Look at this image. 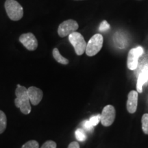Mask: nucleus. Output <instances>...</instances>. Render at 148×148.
I'll use <instances>...</instances> for the list:
<instances>
[{
	"mask_svg": "<svg viewBox=\"0 0 148 148\" xmlns=\"http://www.w3.org/2000/svg\"><path fill=\"white\" fill-rule=\"evenodd\" d=\"M16 98L14 99L15 106L20 109L24 114H28L31 112V105L29 101L27 89L25 86L20 85L16 86L15 90Z\"/></svg>",
	"mask_w": 148,
	"mask_h": 148,
	"instance_id": "obj_1",
	"label": "nucleus"
},
{
	"mask_svg": "<svg viewBox=\"0 0 148 148\" xmlns=\"http://www.w3.org/2000/svg\"><path fill=\"white\" fill-rule=\"evenodd\" d=\"M4 6L8 17L12 21H18L23 17V7L16 0H6Z\"/></svg>",
	"mask_w": 148,
	"mask_h": 148,
	"instance_id": "obj_2",
	"label": "nucleus"
},
{
	"mask_svg": "<svg viewBox=\"0 0 148 148\" xmlns=\"http://www.w3.org/2000/svg\"><path fill=\"white\" fill-rule=\"evenodd\" d=\"M103 42V36L101 34L93 35L88 40L86 48V54L88 56H94L99 53L102 48Z\"/></svg>",
	"mask_w": 148,
	"mask_h": 148,
	"instance_id": "obj_3",
	"label": "nucleus"
},
{
	"mask_svg": "<svg viewBox=\"0 0 148 148\" xmlns=\"http://www.w3.org/2000/svg\"><path fill=\"white\" fill-rule=\"evenodd\" d=\"M69 40L73 45L77 55L81 56L85 52L87 43L80 33L75 32L69 35Z\"/></svg>",
	"mask_w": 148,
	"mask_h": 148,
	"instance_id": "obj_4",
	"label": "nucleus"
},
{
	"mask_svg": "<svg viewBox=\"0 0 148 148\" xmlns=\"http://www.w3.org/2000/svg\"><path fill=\"white\" fill-rule=\"evenodd\" d=\"M79 25L77 21L73 19L66 20L59 25L58 28V34L61 38L67 36L73 32H76Z\"/></svg>",
	"mask_w": 148,
	"mask_h": 148,
	"instance_id": "obj_5",
	"label": "nucleus"
},
{
	"mask_svg": "<svg viewBox=\"0 0 148 148\" xmlns=\"http://www.w3.org/2000/svg\"><path fill=\"white\" fill-rule=\"evenodd\" d=\"M115 109L112 105H107L103 108L101 114V123L103 126L108 127L112 124L115 119Z\"/></svg>",
	"mask_w": 148,
	"mask_h": 148,
	"instance_id": "obj_6",
	"label": "nucleus"
},
{
	"mask_svg": "<svg viewBox=\"0 0 148 148\" xmlns=\"http://www.w3.org/2000/svg\"><path fill=\"white\" fill-rule=\"evenodd\" d=\"M143 53V49L141 47L133 48L130 50L127 60V65L129 69L135 70L137 68L138 58Z\"/></svg>",
	"mask_w": 148,
	"mask_h": 148,
	"instance_id": "obj_7",
	"label": "nucleus"
},
{
	"mask_svg": "<svg viewBox=\"0 0 148 148\" xmlns=\"http://www.w3.org/2000/svg\"><path fill=\"white\" fill-rule=\"evenodd\" d=\"M19 41L29 51H34L38 47V40L31 32L21 34L19 37Z\"/></svg>",
	"mask_w": 148,
	"mask_h": 148,
	"instance_id": "obj_8",
	"label": "nucleus"
},
{
	"mask_svg": "<svg viewBox=\"0 0 148 148\" xmlns=\"http://www.w3.org/2000/svg\"><path fill=\"white\" fill-rule=\"evenodd\" d=\"M27 94L29 101L34 106L38 105L43 97V92L42 90L35 86H30L27 88Z\"/></svg>",
	"mask_w": 148,
	"mask_h": 148,
	"instance_id": "obj_9",
	"label": "nucleus"
},
{
	"mask_svg": "<svg viewBox=\"0 0 148 148\" xmlns=\"http://www.w3.org/2000/svg\"><path fill=\"white\" fill-rule=\"evenodd\" d=\"M138 105V92L135 90H131L127 95V110L130 113L132 114L136 112Z\"/></svg>",
	"mask_w": 148,
	"mask_h": 148,
	"instance_id": "obj_10",
	"label": "nucleus"
},
{
	"mask_svg": "<svg viewBox=\"0 0 148 148\" xmlns=\"http://www.w3.org/2000/svg\"><path fill=\"white\" fill-rule=\"evenodd\" d=\"M148 80V65H146L140 73L138 75L136 84V89L137 92H142L143 91V86Z\"/></svg>",
	"mask_w": 148,
	"mask_h": 148,
	"instance_id": "obj_11",
	"label": "nucleus"
},
{
	"mask_svg": "<svg viewBox=\"0 0 148 148\" xmlns=\"http://www.w3.org/2000/svg\"><path fill=\"white\" fill-rule=\"evenodd\" d=\"M52 54L53 57L54 58L55 60L58 62H59V63L62 64H67L69 63V60L62 56L60 54V51H58V49H57V48H54V49H53Z\"/></svg>",
	"mask_w": 148,
	"mask_h": 148,
	"instance_id": "obj_12",
	"label": "nucleus"
},
{
	"mask_svg": "<svg viewBox=\"0 0 148 148\" xmlns=\"http://www.w3.org/2000/svg\"><path fill=\"white\" fill-rule=\"evenodd\" d=\"M7 118L2 110H0V134H2L6 129Z\"/></svg>",
	"mask_w": 148,
	"mask_h": 148,
	"instance_id": "obj_13",
	"label": "nucleus"
},
{
	"mask_svg": "<svg viewBox=\"0 0 148 148\" xmlns=\"http://www.w3.org/2000/svg\"><path fill=\"white\" fill-rule=\"evenodd\" d=\"M75 138H77V140L79 141H84L86 140V134L84 132V130L82 128H78L75 131Z\"/></svg>",
	"mask_w": 148,
	"mask_h": 148,
	"instance_id": "obj_14",
	"label": "nucleus"
},
{
	"mask_svg": "<svg viewBox=\"0 0 148 148\" xmlns=\"http://www.w3.org/2000/svg\"><path fill=\"white\" fill-rule=\"evenodd\" d=\"M142 130L143 132L148 134V114H144L141 119Z\"/></svg>",
	"mask_w": 148,
	"mask_h": 148,
	"instance_id": "obj_15",
	"label": "nucleus"
},
{
	"mask_svg": "<svg viewBox=\"0 0 148 148\" xmlns=\"http://www.w3.org/2000/svg\"><path fill=\"white\" fill-rule=\"evenodd\" d=\"M21 148H39V144L36 140H29L23 144Z\"/></svg>",
	"mask_w": 148,
	"mask_h": 148,
	"instance_id": "obj_16",
	"label": "nucleus"
},
{
	"mask_svg": "<svg viewBox=\"0 0 148 148\" xmlns=\"http://www.w3.org/2000/svg\"><path fill=\"white\" fill-rule=\"evenodd\" d=\"M101 120V114H97V115L92 116L90 118L89 121L90 122V123L93 125V126H95L97 125L99 122Z\"/></svg>",
	"mask_w": 148,
	"mask_h": 148,
	"instance_id": "obj_17",
	"label": "nucleus"
},
{
	"mask_svg": "<svg viewBox=\"0 0 148 148\" xmlns=\"http://www.w3.org/2000/svg\"><path fill=\"white\" fill-rule=\"evenodd\" d=\"M40 148H56V143L53 140H47L44 143Z\"/></svg>",
	"mask_w": 148,
	"mask_h": 148,
	"instance_id": "obj_18",
	"label": "nucleus"
},
{
	"mask_svg": "<svg viewBox=\"0 0 148 148\" xmlns=\"http://www.w3.org/2000/svg\"><path fill=\"white\" fill-rule=\"evenodd\" d=\"M83 127L86 130L89 131V132H91V131L93 130V125H92L90 122L89 121V120H86V121H84L82 123Z\"/></svg>",
	"mask_w": 148,
	"mask_h": 148,
	"instance_id": "obj_19",
	"label": "nucleus"
},
{
	"mask_svg": "<svg viewBox=\"0 0 148 148\" xmlns=\"http://www.w3.org/2000/svg\"><path fill=\"white\" fill-rule=\"evenodd\" d=\"M109 28H110V25L107 23L106 21H103L99 25V29L101 32H103V31L108 30Z\"/></svg>",
	"mask_w": 148,
	"mask_h": 148,
	"instance_id": "obj_20",
	"label": "nucleus"
},
{
	"mask_svg": "<svg viewBox=\"0 0 148 148\" xmlns=\"http://www.w3.org/2000/svg\"><path fill=\"white\" fill-rule=\"evenodd\" d=\"M68 148H79V145L77 142L73 141L69 144V146H68Z\"/></svg>",
	"mask_w": 148,
	"mask_h": 148,
	"instance_id": "obj_21",
	"label": "nucleus"
},
{
	"mask_svg": "<svg viewBox=\"0 0 148 148\" xmlns=\"http://www.w3.org/2000/svg\"><path fill=\"white\" fill-rule=\"evenodd\" d=\"M77 1H78V0H77Z\"/></svg>",
	"mask_w": 148,
	"mask_h": 148,
	"instance_id": "obj_22",
	"label": "nucleus"
}]
</instances>
